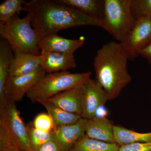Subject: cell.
<instances>
[{
    "label": "cell",
    "instance_id": "1",
    "mask_svg": "<svg viewBox=\"0 0 151 151\" xmlns=\"http://www.w3.org/2000/svg\"><path fill=\"white\" fill-rule=\"evenodd\" d=\"M24 6L31 16L32 26L41 38L70 28L104 27L103 20L87 16L53 0H31L25 2Z\"/></svg>",
    "mask_w": 151,
    "mask_h": 151
},
{
    "label": "cell",
    "instance_id": "2",
    "mask_svg": "<svg viewBox=\"0 0 151 151\" xmlns=\"http://www.w3.org/2000/svg\"><path fill=\"white\" fill-rule=\"evenodd\" d=\"M129 60L122 43L118 42H108L97 50L93 61L94 80L110 100L117 98L132 81L128 70Z\"/></svg>",
    "mask_w": 151,
    "mask_h": 151
},
{
    "label": "cell",
    "instance_id": "3",
    "mask_svg": "<svg viewBox=\"0 0 151 151\" xmlns=\"http://www.w3.org/2000/svg\"><path fill=\"white\" fill-rule=\"evenodd\" d=\"M0 37L8 42L13 51L39 55L40 35L32 26V18L27 14L24 18L16 15L6 22H0Z\"/></svg>",
    "mask_w": 151,
    "mask_h": 151
},
{
    "label": "cell",
    "instance_id": "4",
    "mask_svg": "<svg viewBox=\"0 0 151 151\" xmlns=\"http://www.w3.org/2000/svg\"><path fill=\"white\" fill-rule=\"evenodd\" d=\"M91 75V72L71 73L65 71L48 73L26 95L34 103L48 100L61 92L80 87Z\"/></svg>",
    "mask_w": 151,
    "mask_h": 151
},
{
    "label": "cell",
    "instance_id": "5",
    "mask_svg": "<svg viewBox=\"0 0 151 151\" xmlns=\"http://www.w3.org/2000/svg\"><path fill=\"white\" fill-rule=\"evenodd\" d=\"M132 0H104L103 29L118 42L127 37L136 23L132 11Z\"/></svg>",
    "mask_w": 151,
    "mask_h": 151
},
{
    "label": "cell",
    "instance_id": "6",
    "mask_svg": "<svg viewBox=\"0 0 151 151\" xmlns=\"http://www.w3.org/2000/svg\"><path fill=\"white\" fill-rule=\"evenodd\" d=\"M0 124L5 126L21 148L26 151H33L29 141L27 127L15 103L6 100L0 105Z\"/></svg>",
    "mask_w": 151,
    "mask_h": 151
},
{
    "label": "cell",
    "instance_id": "7",
    "mask_svg": "<svg viewBox=\"0 0 151 151\" xmlns=\"http://www.w3.org/2000/svg\"><path fill=\"white\" fill-rule=\"evenodd\" d=\"M129 59L133 60L151 43V18L141 17L136 20L132 30L122 42Z\"/></svg>",
    "mask_w": 151,
    "mask_h": 151
},
{
    "label": "cell",
    "instance_id": "8",
    "mask_svg": "<svg viewBox=\"0 0 151 151\" xmlns=\"http://www.w3.org/2000/svg\"><path fill=\"white\" fill-rule=\"evenodd\" d=\"M81 117L86 119L95 116L98 108L103 107L109 100L108 94L96 81L88 78L82 85Z\"/></svg>",
    "mask_w": 151,
    "mask_h": 151
},
{
    "label": "cell",
    "instance_id": "9",
    "mask_svg": "<svg viewBox=\"0 0 151 151\" xmlns=\"http://www.w3.org/2000/svg\"><path fill=\"white\" fill-rule=\"evenodd\" d=\"M46 75V72L40 67L28 75L9 76L5 87V101L7 100L16 103L22 100L24 95Z\"/></svg>",
    "mask_w": 151,
    "mask_h": 151
},
{
    "label": "cell",
    "instance_id": "10",
    "mask_svg": "<svg viewBox=\"0 0 151 151\" xmlns=\"http://www.w3.org/2000/svg\"><path fill=\"white\" fill-rule=\"evenodd\" d=\"M86 119L81 118L74 124L57 127L52 131L53 141L61 151H69L85 135Z\"/></svg>",
    "mask_w": 151,
    "mask_h": 151
},
{
    "label": "cell",
    "instance_id": "11",
    "mask_svg": "<svg viewBox=\"0 0 151 151\" xmlns=\"http://www.w3.org/2000/svg\"><path fill=\"white\" fill-rule=\"evenodd\" d=\"M85 40L84 37H81L78 39H69L55 34L42 38L39 43V47L40 51L44 50L73 55L76 51L83 46Z\"/></svg>",
    "mask_w": 151,
    "mask_h": 151
},
{
    "label": "cell",
    "instance_id": "12",
    "mask_svg": "<svg viewBox=\"0 0 151 151\" xmlns=\"http://www.w3.org/2000/svg\"><path fill=\"white\" fill-rule=\"evenodd\" d=\"M40 66L46 73L67 71L76 67L73 55L41 51Z\"/></svg>",
    "mask_w": 151,
    "mask_h": 151
},
{
    "label": "cell",
    "instance_id": "13",
    "mask_svg": "<svg viewBox=\"0 0 151 151\" xmlns=\"http://www.w3.org/2000/svg\"><path fill=\"white\" fill-rule=\"evenodd\" d=\"M112 122L105 117L94 116L86 119L85 135L98 140L110 143H115Z\"/></svg>",
    "mask_w": 151,
    "mask_h": 151
},
{
    "label": "cell",
    "instance_id": "14",
    "mask_svg": "<svg viewBox=\"0 0 151 151\" xmlns=\"http://www.w3.org/2000/svg\"><path fill=\"white\" fill-rule=\"evenodd\" d=\"M14 58L9 69V76L28 75L40 67V55L14 51Z\"/></svg>",
    "mask_w": 151,
    "mask_h": 151
},
{
    "label": "cell",
    "instance_id": "15",
    "mask_svg": "<svg viewBox=\"0 0 151 151\" xmlns=\"http://www.w3.org/2000/svg\"><path fill=\"white\" fill-rule=\"evenodd\" d=\"M81 86L61 92L46 100L67 112L81 116Z\"/></svg>",
    "mask_w": 151,
    "mask_h": 151
},
{
    "label": "cell",
    "instance_id": "16",
    "mask_svg": "<svg viewBox=\"0 0 151 151\" xmlns=\"http://www.w3.org/2000/svg\"><path fill=\"white\" fill-rule=\"evenodd\" d=\"M55 2L74 9L87 16L103 20L104 1L53 0Z\"/></svg>",
    "mask_w": 151,
    "mask_h": 151
},
{
    "label": "cell",
    "instance_id": "17",
    "mask_svg": "<svg viewBox=\"0 0 151 151\" xmlns=\"http://www.w3.org/2000/svg\"><path fill=\"white\" fill-rule=\"evenodd\" d=\"M14 52L8 42L0 40V105L5 101V87L9 76V72L14 58Z\"/></svg>",
    "mask_w": 151,
    "mask_h": 151
},
{
    "label": "cell",
    "instance_id": "18",
    "mask_svg": "<svg viewBox=\"0 0 151 151\" xmlns=\"http://www.w3.org/2000/svg\"><path fill=\"white\" fill-rule=\"evenodd\" d=\"M37 103L46 109L54 122L55 128L74 124L82 118L81 115L67 112L47 100H41Z\"/></svg>",
    "mask_w": 151,
    "mask_h": 151
},
{
    "label": "cell",
    "instance_id": "19",
    "mask_svg": "<svg viewBox=\"0 0 151 151\" xmlns=\"http://www.w3.org/2000/svg\"><path fill=\"white\" fill-rule=\"evenodd\" d=\"M115 143L119 146L137 142H151V132L141 133L119 126H114Z\"/></svg>",
    "mask_w": 151,
    "mask_h": 151
},
{
    "label": "cell",
    "instance_id": "20",
    "mask_svg": "<svg viewBox=\"0 0 151 151\" xmlns=\"http://www.w3.org/2000/svg\"><path fill=\"white\" fill-rule=\"evenodd\" d=\"M119 147L116 143L98 140L85 135L69 151H119Z\"/></svg>",
    "mask_w": 151,
    "mask_h": 151
},
{
    "label": "cell",
    "instance_id": "21",
    "mask_svg": "<svg viewBox=\"0 0 151 151\" xmlns=\"http://www.w3.org/2000/svg\"><path fill=\"white\" fill-rule=\"evenodd\" d=\"M24 0H5L0 4V21L6 22L22 11L26 12Z\"/></svg>",
    "mask_w": 151,
    "mask_h": 151
},
{
    "label": "cell",
    "instance_id": "22",
    "mask_svg": "<svg viewBox=\"0 0 151 151\" xmlns=\"http://www.w3.org/2000/svg\"><path fill=\"white\" fill-rule=\"evenodd\" d=\"M28 137L33 151H36L50 141H53L52 131L47 132L35 129L32 123L27 125Z\"/></svg>",
    "mask_w": 151,
    "mask_h": 151
},
{
    "label": "cell",
    "instance_id": "23",
    "mask_svg": "<svg viewBox=\"0 0 151 151\" xmlns=\"http://www.w3.org/2000/svg\"><path fill=\"white\" fill-rule=\"evenodd\" d=\"M132 11L136 20L141 17L151 18V0H132Z\"/></svg>",
    "mask_w": 151,
    "mask_h": 151
},
{
    "label": "cell",
    "instance_id": "24",
    "mask_svg": "<svg viewBox=\"0 0 151 151\" xmlns=\"http://www.w3.org/2000/svg\"><path fill=\"white\" fill-rule=\"evenodd\" d=\"M32 123L35 129L43 132H51L55 128L54 122L48 113L38 114Z\"/></svg>",
    "mask_w": 151,
    "mask_h": 151
},
{
    "label": "cell",
    "instance_id": "25",
    "mask_svg": "<svg viewBox=\"0 0 151 151\" xmlns=\"http://www.w3.org/2000/svg\"><path fill=\"white\" fill-rule=\"evenodd\" d=\"M0 151H26L21 148L7 132L0 135Z\"/></svg>",
    "mask_w": 151,
    "mask_h": 151
},
{
    "label": "cell",
    "instance_id": "26",
    "mask_svg": "<svg viewBox=\"0 0 151 151\" xmlns=\"http://www.w3.org/2000/svg\"><path fill=\"white\" fill-rule=\"evenodd\" d=\"M119 151H151V142H137L120 146Z\"/></svg>",
    "mask_w": 151,
    "mask_h": 151
},
{
    "label": "cell",
    "instance_id": "27",
    "mask_svg": "<svg viewBox=\"0 0 151 151\" xmlns=\"http://www.w3.org/2000/svg\"><path fill=\"white\" fill-rule=\"evenodd\" d=\"M36 151H61V150L55 142L53 141H51L41 146Z\"/></svg>",
    "mask_w": 151,
    "mask_h": 151
},
{
    "label": "cell",
    "instance_id": "28",
    "mask_svg": "<svg viewBox=\"0 0 151 151\" xmlns=\"http://www.w3.org/2000/svg\"><path fill=\"white\" fill-rule=\"evenodd\" d=\"M140 55L145 58L151 64V43L141 52Z\"/></svg>",
    "mask_w": 151,
    "mask_h": 151
}]
</instances>
